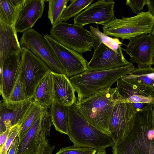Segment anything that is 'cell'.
<instances>
[{"label": "cell", "mask_w": 154, "mask_h": 154, "mask_svg": "<svg viewBox=\"0 0 154 154\" xmlns=\"http://www.w3.org/2000/svg\"><path fill=\"white\" fill-rule=\"evenodd\" d=\"M21 125H18L12 127L9 136L3 146L0 148V154H7L14 140L21 131Z\"/></svg>", "instance_id": "cell-31"}, {"label": "cell", "mask_w": 154, "mask_h": 154, "mask_svg": "<svg viewBox=\"0 0 154 154\" xmlns=\"http://www.w3.org/2000/svg\"><path fill=\"white\" fill-rule=\"evenodd\" d=\"M118 99L116 88H110L76 102L75 107L86 120L110 136L109 124Z\"/></svg>", "instance_id": "cell-2"}, {"label": "cell", "mask_w": 154, "mask_h": 154, "mask_svg": "<svg viewBox=\"0 0 154 154\" xmlns=\"http://www.w3.org/2000/svg\"><path fill=\"white\" fill-rule=\"evenodd\" d=\"M12 128L7 129L5 132L0 134V148L3 146L7 140Z\"/></svg>", "instance_id": "cell-35"}, {"label": "cell", "mask_w": 154, "mask_h": 154, "mask_svg": "<svg viewBox=\"0 0 154 154\" xmlns=\"http://www.w3.org/2000/svg\"><path fill=\"white\" fill-rule=\"evenodd\" d=\"M118 95V100L114 107L109 125L110 136L114 143L122 139L135 113L131 103L122 101Z\"/></svg>", "instance_id": "cell-16"}, {"label": "cell", "mask_w": 154, "mask_h": 154, "mask_svg": "<svg viewBox=\"0 0 154 154\" xmlns=\"http://www.w3.org/2000/svg\"><path fill=\"white\" fill-rule=\"evenodd\" d=\"M113 154H154V107L134 114Z\"/></svg>", "instance_id": "cell-1"}, {"label": "cell", "mask_w": 154, "mask_h": 154, "mask_svg": "<svg viewBox=\"0 0 154 154\" xmlns=\"http://www.w3.org/2000/svg\"><path fill=\"white\" fill-rule=\"evenodd\" d=\"M21 56V52L14 53L0 65V92L5 101L8 99L19 75Z\"/></svg>", "instance_id": "cell-18"}, {"label": "cell", "mask_w": 154, "mask_h": 154, "mask_svg": "<svg viewBox=\"0 0 154 154\" xmlns=\"http://www.w3.org/2000/svg\"><path fill=\"white\" fill-rule=\"evenodd\" d=\"M147 2L148 0H127L125 4L131 8L133 13L137 14L143 12V9Z\"/></svg>", "instance_id": "cell-32"}, {"label": "cell", "mask_w": 154, "mask_h": 154, "mask_svg": "<svg viewBox=\"0 0 154 154\" xmlns=\"http://www.w3.org/2000/svg\"><path fill=\"white\" fill-rule=\"evenodd\" d=\"M93 56L87 64L88 71L104 70L132 64L123 55L122 48L116 51L103 43L94 40Z\"/></svg>", "instance_id": "cell-10"}, {"label": "cell", "mask_w": 154, "mask_h": 154, "mask_svg": "<svg viewBox=\"0 0 154 154\" xmlns=\"http://www.w3.org/2000/svg\"><path fill=\"white\" fill-rule=\"evenodd\" d=\"M48 109H44L22 140L19 142L16 154L34 153L50 136L52 123Z\"/></svg>", "instance_id": "cell-9"}, {"label": "cell", "mask_w": 154, "mask_h": 154, "mask_svg": "<svg viewBox=\"0 0 154 154\" xmlns=\"http://www.w3.org/2000/svg\"><path fill=\"white\" fill-rule=\"evenodd\" d=\"M131 104L134 113L147 110L153 106L152 104L148 103H132Z\"/></svg>", "instance_id": "cell-34"}, {"label": "cell", "mask_w": 154, "mask_h": 154, "mask_svg": "<svg viewBox=\"0 0 154 154\" xmlns=\"http://www.w3.org/2000/svg\"><path fill=\"white\" fill-rule=\"evenodd\" d=\"M21 48L20 76L28 98H33L37 86L51 71L39 57L28 49Z\"/></svg>", "instance_id": "cell-7"}, {"label": "cell", "mask_w": 154, "mask_h": 154, "mask_svg": "<svg viewBox=\"0 0 154 154\" xmlns=\"http://www.w3.org/2000/svg\"><path fill=\"white\" fill-rule=\"evenodd\" d=\"M34 101L42 108H50L54 100L53 80L51 71L42 80L34 93Z\"/></svg>", "instance_id": "cell-21"}, {"label": "cell", "mask_w": 154, "mask_h": 154, "mask_svg": "<svg viewBox=\"0 0 154 154\" xmlns=\"http://www.w3.org/2000/svg\"><path fill=\"white\" fill-rule=\"evenodd\" d=\"M52 75L54 100L64 106L69 107L75 104L77 98L75 90L69 78L65 74L51 71Z\"/></svg>", "instance_id": "cell-19"}, {"label": "cell", "mask_w": 154, "mask_h": 154, "mask_svg": "<svg viewBox=\"0 0 154 154\" xmlns=\"http://www.w3.org/2000/svg\"><path fill=\"white\" fill-rule=\"evenodd\" d=\"M97 151L92 148L74 145L62 148L56 154H95Z\"/></svg>", "instance_id": "cell-30"}, {"label": "cell", "mask_w": 154, "mask_h": 154, "mask_svg": "<svg viewBox=\"0 0 154 154\" xmlns=\"http://www.w3.org/2000/svg\"><path fill=\"white\" fill-rule=\"evenodd\" d=\"M90 32L94 40L101 42L116 51H118L122 48L123 44L118 38H112L102 32L97 27L90 26Z\"/></svg>", "instance_id": "cell-28"}, {"label": "cell", "mask_w": 154, "mask_h": 154, "mask_svg": "<svg viewBox=\"0 0 154 154\" xmlns=\"http://www.w3.org/2000/svg\"><path fill=\"white\" fill-rule=\"evenodd\" d=\"M15 28L0 20V65L8 57L21 52Z\"/></svg>", "instance_id": "cell-20"}, {"label": "cell", "mask_w": 154, "mask_h": 154, "mask_svg": "<svg viewBox=\"0 0 154 154\" xmlns=\"http://www.w3.org/2000/svg\"><path fill=\"white\" fill-rule=\"evenodd\" d=\"M69 0H49L48 17L54 26L61 22V18Z\"/></svg>", "instance_id": "cell-26"}, {"label": "cell", "mask_w": 154, "mask_h": 154, "mask_svg": "<svg viewBox=\"0 0 154 154\" xmlns=\"http://www.w3.org/2000/svg\"><path fill=\"white\" fill-rule=\"evenodd\" d=\"M147 6L149 10L154 16V0H148ZM152 34L154 35V28Z\"/></svg>", "instance_id": "cell-37"}, {"label": "cell", "mask_w": 154, "mask_h": 154, "mask_svg": "<svg viewBox=\"0 0 154 154\" xmlns=\"http://www.w3.org/2000/svg\"><path fill=\"white\" fill-rule=\"evenodd\" d=\"M116 92L122 101L154 105V88L145 84L122 77L116 81Z\"/></svg>", "instance_id": "cell-13"}, {"label": "cell", "mask_w": 154, "mask_h": 154, "mask_svg": "<svg viewBox=\"0 0 154 154\" xmlns=\"http://www.w3.org/2000/svg\"><path fill=\"white\" fill-rule=\"evenodd\" d=\"M54 51L68 77L88 71V62L82 54L59 43L50 34L44 35Z\"/></svg>", "instance_id": "cell-11"}, {"label": "cell", "mask_w": 154, "mask_h": 154, "mask_svg": "<svg viewBox=\"0 0 154 154\" xmlns=\"http://www.w3.org/2000/svg\"><path fill=\"white\" fill-rule=\"evenodd\" d=\"M50 35L62 45L82 54L91 51L94 45L90 31L82 26L65 22L52 26Z\"/></svg>", "instance_id": "cell-6"}, {"label": "cell", "mask_w": 154, "mask_h": 154, "mask_svg": "<svg viewBox=\"0 0 154 154\" xmlns=\"http://www.w3.org/2000/svg\"><path fill=\"white\" fill-rule=\"evenodd\" d=\"M135 68L132 63L109 69L87 71L69 78L77 93L76 102L110 88L118 79Z\"/></svg>", "instance_id": "cell-3"}, {"label": "cell", "mask_w": 154, "mask_h": 154, "mask_svg": "<svg viewBox=\"0 0 154 154\" xmlns=\"http://www.w3.org/2000/svg\"><path fill=\"white\" fill-rule=\"evenodd\" d=\"M96 154H106V150L104 149L103 150L98 151Z\"/></svg>", "instance_id": "cell-38"}, {"label": "cell", "mask_w": 154, "mask_h": 154, "mask_svg": "<svg viewBox=\"0 0 154 154\" xmlns=\"http://www.w3.org/2000/svg\"><path fill=\"white\" fill-rule=\"evenodd\" d=\"M45 108L41 107L34 100L21 124V129L18 135L19 142L22 140Z\"/></svg>", "instance_id": "cell-23"}, {"label": "cell", "mask_w": 154, "mask_h": 154, "mask_svg": "<svg viewBox=\"0 0 154 154\" xmlns=\"http://www.w3.org/2000/svg\"><path fill=\"white\" fill-rule=\"evenodd\" d=\"M122 77L145 84L154 88V68L152 66L135 68Z\"/></svg>", "instance_id": "cell-24"}, {"label": "cell", "mask_w": 154, "mask_h": 154, "mask_svg": "<svg viewBox=\"0 0 154 154\" xmlns=\"http://www.w3.org/2000/svg\"><path fill=\"white\" fill-rule=\"evenodd\" d=\"M20 6L16 7L12 0H0V20L14 27L17 12Z\"/></svg>", "instance_id": "cell-25"}, {"label": "cell", "mask_w": 154, "mask_h": 154, "mask_svg": "<svg viewBox=\"0 0 154 154\" xmlns=\"http://www.w3.org/2000/svg\"><path fill=\"white\" fill-rule=\"evenodd\" d=\"M33 101V98L18 102L1 100L0 103V134L8 128L20 125Z\"/></svg>", "instance_id": "cell-15"}, {"label": "cell", "mask_w": 154, "mask_h": 154, "mask_svg": "<svg viewBox=\"0 0 154 154\" xmlns=\"http://www.w3.org/2000/svg\"><path fill=\"white\" fill-rule=\"evenodd\" d=\"M154 28V16L150 11L142 12L130 17L114 18L103 26L106 35L129 39L143 34L152 33Z\"/></svg>", "instance_id": "cell-5"}, {"label": "cell", "mask_w": 154, "mask_h": 154, "mask_svg": "<svg viewBox=\"0 0 154 154\" xmlns=\"http://www.w3.org/2000/svg\"><path fill=\"white\" fill-rule=\"evenodd\" d=\"M94 0H71L70 3L66 7L61 18V21L66 22L71 18L76 16L85 9Z\"/></svg>", "instance_id": "cell-27"}, {"label": "cell", "mask_w": 154, "mask_h": 154, "mask_svg": "<svg viewBox=\"0 0 154 154\" xmlns=\"http://www.w3.org/2000/svg\"><path fill=\"white\" fill-rule=\"evenodd\" d=\"M19 42L21 47L28 49L39 57L51 71L65 74L55 54L44 36L31 29L23 33Z\"/></svg>", "instance_id": "cell-8"}, {"label": "cell", "mask_w": 154, "mask_h": 154, "mask_svg": "<svg viewBox=\"0 0 154 154\" xmlns=\"http://www.w3.org/2000/svg\"><path fill=\"white\" fill-rule=\"evenodd\" d=\"M50 113L52 124L56 130L61 134L68 135V107L54 100L50 107Z\"/></svg>", "instance_id": "cell-22"}, {"label": "cell", "mask_w": 154, "mask_h": 154, "mask_svg": "<svg viewBox=\"0 0 154 154\" xmlns=\"http://www.w3.org/2000/svg\"><path fill=\"white\" fill-rule=\"evenodd\" d=\"M55 146H50L49 140L47 139L40 146L38 149L34 153L31 154H52Z\"/></svg>", "instance_id": "cell-33"}, {"label": "cell", "mask_w": 154, "mask_h": 154, "mask_svg": "<svg viewBox=\"0 0 154 154\" xmlns=\"http://www.w3.org/2000/svg\"><path fill=\"white\" fill-rule=\"evenodd\" d=\"M68 135L74 145L90 147L98 151L112 146L111 137L86 120L76 109L75 104L68 107Z\"/></svg>", "instance_id": "cell-4"}, {"label": "cell", "mask_w": 154, "mask_h": 154, "mask_svg": "<svg viewBox=\"0 0 154 154\" xmlns=\"http://www.w3.org/2000/svg\"><path fill=\"white\" fill-rule=\"evenodd\" d=\"M124 49L130 60L137 64L138 68L154 64V35L143 34L129 39Z\"/></svg>", "instance_id": "cell-12"}, {"label": "cell", "mask_w": 154, "mask_h": 154, "mask_svg": "<svg viewBox=\"0 0 154 154\" xmlns=\"http://www.w3.org/2000/svg\"><path fill=\"white\" fill-rule=\"evenodd\" d=\"M115 3L106 0L93 3L74 17V24L82 26L93 23L105 25L114 19Z\"/></svg>", "instance_id": "cell-14"}, {"label": "cell", "mask_w": 154, "mask_h": 154, "mask_svg": "<svg viewBox=\"0 0 154 154\" xmlns=\"http://www.w3.org/2000/svg\"><path fill=\"white\" fill-rule=\"evenodd\" d=\"M44 0H24L19 8L14 24L17 32L31 29L44 11Z\"/></svg>", "instance_id": "cell-17"}, {"label": "cell", "mask_w": 154, "mask_h": 154, "mask_svg": "<svg viewBox=\"0 0 154 154\" xmlns=\"http://www.w3.org/2000/svg\"><path fill=\"white\" fill-rule=\"evenodd\" d=\"M19 143L18 136L14 140L7 154H16Z\"/></svg>", "instance_id": "cell-36"}, {"label": "cell", "mask_w": 154, "mask_h": 154, "mask_svg": "<svg viewBox=\"0 0 154 154\" xmlns=\"http://www.w3.org/2000/svg\"><path fill=\"white\" fill-rule=\"evenodd\" d=\"M28 98L25 88L21 79L20 73L9 97L7 101L12 102L22 101Z\"/></svg>", "instance_id": "cell-29"}]
</instances>
